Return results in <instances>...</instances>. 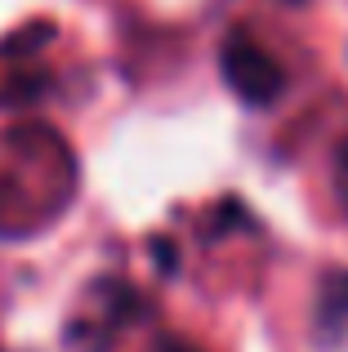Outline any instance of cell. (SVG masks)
Segmentation results:
<instances>
[{
    "instance_id": "7a4b0ae2",
    "label": "cell",
    "mask_w": 348,
    "mask_h": 352,
    "mask_svg": "<svg viewBox=\"0 0 348 352\" xmlns=\"http://www.w3.org/2000/svg\"><path fill=\"white\" fill-rule=\"evenodd\" d=\"M322 321H348V272H335L322 285Z\"/></svg>"
},
{
    "instance_id": "3957f363",
    "label": "cell",
    "mask_w": 348,
    "mask_h": 352,
    "mask_svg": "<svg viewBox=\"0 0 348 352\" xmlns=\"http://www.w3.org/2000/svg\"><path fill=\"white\" fill-rule=\"evenodd\" d=\"M27 36H14V41H0V58H18V54H27V50H41V45H50L54 41V27L50 23H41V27H23Z\"/></svg>"
},
{
    "instance_id": "277c9868",
    "label": "cell",
    "mask_w": 348,
    "mask_h": 352,
    "mask_svg": "<svg viewBox=\"0 0 348 352\" xmlns=\"http://www.w3.org/2000/svg\"><path fill=\"white\" fill-rule=\"evenodd\" d=\"M335 188H340V201L348 210V138L340 143V156H335Z\"/></svg>"
},
{
    "instance_id": "6da1fadb",
    "label": "cell",
    "mask_w": 348,
    "mask_h": 352,
    "mask_svg": "<svg viewBox=\"0 0 348 352\" xmlns=\"http://www.w3.org/2000/svg\"><path fill=\"white\" fill-rule=\"evenodd\" d=\"M219 67H224V80L254 107H268L272 98L286 89V76H281L277 58L263 54L250 36H228V45L219 50Z\"/></svg>"
},
{
    "instance_id": "5b68a950",
    "label": "cell",
    "mask_w": 348,
    "mask_h": 352,
    "mask_svg": "<svg viewBox=\"0 0 348 352\" xmlns=\"http://www.w3.org/2000/svg\"><path fill=\"white\" fill-rule=\"evenodd\" d=\"M170 352H192V348H170Z\"/></svg>"
}]
</instances>
